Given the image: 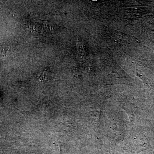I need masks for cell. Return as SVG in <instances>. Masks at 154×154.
<instances>
[{
  "mask_svg": "<svg viewBox=\"0 0 154 154\" xmlns=\"http://www.w3.org/2000/svg\"><path fill=\"white\" fill-rule=\"evenodd\" d=\"M78 49H79V51L81 53H83L84 52V49L83 48V45L82 43L80 42H78Z\"/></svg>",
  "mask_w": 154,
  "mask_h": 154,
  "instance_id": "cell-1",
  "label": "cell"
}]
</instances>
